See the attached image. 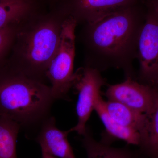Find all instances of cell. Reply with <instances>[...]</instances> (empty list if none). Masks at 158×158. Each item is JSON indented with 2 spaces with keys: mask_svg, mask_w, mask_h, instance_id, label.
<instances>
[{
  "mask_svg": "<svg viewBox=\"0 0 158 158\" xmlns=\"http://www.w3.org/2000/svg\"><path fill=\"white\" fill-rule=\"evenodd\" d=\"M148 116L146 139L140 150L150 158H156L158 157V94L152 113Z\"/></svg>",
  "mask_w": 158,
  "mask_h": 158,
  "instance_id": "cell-15",
  "label": "cell"
},
{
  "mask_svg": "<svg viewBox=\"0 0 158 158\" xmlns=\"http://www.w3.org/2000/svg\"><path fill=\"white\" fill-rule=\"evenodd\" d=\"M156 158H158V157H156Z\"/></svg>",
  "mask_w": 158,
  "mask_h": 158,
  "instance_id": "cell-18",
  "label": "cell"
},
{
  "mask_svg": "<svg viewBox=\"0 0 158 158\" xmlns=\"http://www.w3.org/2000/svg\"><path fill=\"white\" fill-rule=\"evenodd\" d=\"M77 25L76 21L72 17L64 19L58 49L47 71L46 77L50 82L55 100L66 98L67 94L73 86Z\"/></svg>",
  "mask_w": 158,
  "mask_h": 158,
  "instance_id": "cell-4",
  "label": "cell"
},
{
  "mask_svg": "<svg viewBox=\"0 0 158 158\" xmlns=\"http://www.w3.org/2000/svg\"><path fill=\"white\" fill-rule=\"evenodd\" d=\"M104 105L109 115L116 121L141 135L142 139L141 148L143 147L147 135L148 116L118 102L104 100Z\"/></svg>",
  "mask_w": 158,
  "mask_h": 158,
  "instance_id": "cell-10",
  "label": "cell"
},
{
  "mask_svg": "<svg viewBox=\"0 0 158 158\" xmlns=\"http://www.w3.org/2000/svg\"><path fill=\"white\" fill-rule=\"evenodd\" d=\"M48 18L40 20L21 34L19 48L21 63L15 67L38 80L46 77L49 65L56 52L65 19Z\"/></svg>",
  "mask_w": 158,
  "mask_h": 158,
  "instance_id": "cell-3",
  "label": "cell"
},
{
  "mask_svg": "<svg viewBox=\"0 0 158 158\" xmlns=\"http://www.w3.org/2000/svg\"><path fill=\"white\" fill-rule=\"evenodd\" d=\"M15 34L14 25L0 29V63L13 42Z\"/></svg>",
  "mask_w": 158,
  "mask_h": 158,
  "instance_id": "cell-16",
  "label": "cell"
},
{
  "mask_svg": "<svg viewBox=\"0 0 158 158\" xmlns=\"http://www.w3.org/2000/svg\"><path fill=\"white\" fill-rule=\"evenodd\" d=\"M106 84L101 72L96 69L85 66L75 72L73 86L78 93L76 105L77 122L69 130L81 135L85 134L87 124L97 98L101 95V89Z\"/></svg>",
  "mask_w": 158,
  "mask_h": 158,
  "instance_id": "cell-6",
  "label": "cell"
},
{
  "mask_svg": "<svg viewBox=\"0 0 158 158\" xmlns=\"http://www.w3.org/2000/svg\"><path fill=\"white\" fill-rule=\"evenodd\" d=\"M31 0H0V29L14 25L30 13Z\"/></svg>",
  "mask_w": 158,
  "mask_h": 158,
  "instance_id": "cell-14",
  "label": "cell"
},
{
  "mask_svg": "<svg viewBox=\"0 0 158 158\" xmlns=\"http://www.w3.org/2000/svg\"><path fill=\"white\" fill-rule=\"evenodd\" d=\"M42 158H57L45 152H42Z\"/></svg>",
  "mask_w": 158,
  "mask_h": 158,
  "instance_id": "cell-17",
  "label": "cell"
},
{
  "mask_svg": "<svg viewBox=\"0 0 158 158\" xmlns=\"http://www.w3.org/2000/svg\"><path fill=\"white\" fill-rule=\"evenodd\" d=\"M40 127L36 140L41 152L57 158H76L67 139L70 132L59 129L54 117L50 116Z\"/></svg>",
  "mask_w": 158,
  "mask_h": 158,
  "instance_id": "cell-9",
  "label": "cell"
},
{
  "mask_svg": "<svg viewBox=\"0 0 158 158\" xmlns=\"http://www.w3.org/2000/svg\"><path fill=\"white\" fill-rule=\"evenodd\" d=\"M56 100L50 86L14 68L0 69V116L21 128L40 127Z\"/></svg>",
  "mask_w": 158,
  "mask_h": 158,
  "instance_id": "cell-2",
  "label": "cell"
},
{
  "mask_svg": "<svg viewBox=\"0 0 158 158\" xmlns=\"http://www.w3.org/2000/svg\"><path fill=\"white\" fill-rule=\"evenodd\" d=\"M145 0H67L64 15L77 23L93 22L108 15L138 4Z\"/></svg>",
  "mask_w": 158,
  "mask_h": 158,
  "instance_id": "cell-8",
  "label": "cell"
},
{
  "mask_svg": "<svg viewBox=\"0 0 158 158\" xmlns=\"http://www.w3.org/2000/svg\"><path fill=\"white\" fill-rule=\"evenodd\" d=\"M94 110L97 113L107 131L113 137L125 141L127 144L136 145L141 148L142 139L138 132L118 123L109 115L105 109L104 100L100 95L97 99Z\"/></svg>",
  "mask_w": 158,
  "mask_h": 158,
  "instance_id": "cell-12",
  "label": "cell"
},
{
  "mask_svg": "<svg viewBox=\"0 0 158 158\" xmlns=\"http://www.w3.org/2000/svg\"><path fill=\"white\" fill-rule=\"evenodd\" d=\"M158 90L131 77L122 83L108 85L106 92L108 100L118 102L149 116L152 113Z\"/></svg>",
  "mask_w": 158,
  "mask_h": 158,
  "instance_id": "cell-7",
  "label": "cell"
},
{
  "mask_svg": "<svg viewBox=\"0 0 158 158\" xmlns=\"http://www.w3.org/2000/svg\"><path fill=\"white\" fill-rule=\"evenodd\" d=\"M145 14L144 2L85 24L82 34L85 66L101 73L111 68L122 69L126 78L136 80L133 64Z\"/></svg>",
  "mask_w": 158,
  "mask_h": 158,
  "instance_id": "cell-1",
  "label": "cell"
},
{
  "mask_svg": "<svg viewBox=\"0 0 158 158\" xmlns=\"http://www.w3.org/2000/svg\"><path fill=\"white\" fill-rule=\"evenodd\" d=\"M21 128L15 121L0 116V158H18L16 141Z\"/></svg>",
  "mask_w": 158,
  "mask_h": 158,
  "instance_id": "cell-13",
  "label": "cell"
},
{
  "mask_svg": "<svg viewBox=\"0 0 158 158\" xmlns=\"http://www.w3.org/2000/svg\"><path fill=\"white\" fill-rule=\"evenodd\" d=\"M82 136V144L87 158H142L141 155L144 154L141 150L138 152L126 147H113L106 142L97 141L87 127Z\"/></svg>",
  "mask_w": 158,
  "mask_h": 158,
  "instance_id": "cell-11",
  "label": "cell"
},
{
  "mask_svg": "<svg viewBox=\"0 0 158 158\" xmlns=\"http://www.w3.org/2000/svg\"><path fill=\"white\" fill-rule=\"evenodd\" d=\"M145 21L138 40L136 80L158 90V0H145Z\"/></svg>",
  "mask_w": 158,
  "mask_h": 158,
  "instance_id": "cell-5",
  "label": "cell"
}]
</instances>
